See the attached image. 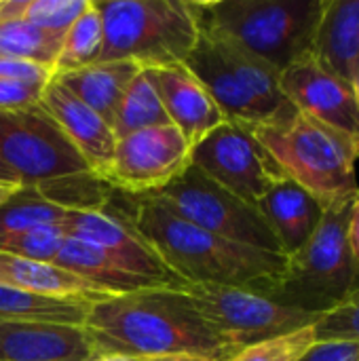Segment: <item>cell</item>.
Listing matches in <instances>:
<instances>
[{"label": "cell", "mask_w": 359, "mask_h": 361, "mask_svg": "<svg viewBox=\"0 0 359 361\" xmlns=\"http://www.w3.org/2000/svg\"><path fill=\"white\" fill-rule=\"evenodd\" d=\"M53 264L89 281L91 286H95L108 296H121V294H131V292H140L148 288H161V283L157 281H150V279H144L140 275L125 271L97 245L70 237V235L66 237Z\"/></svg>", "instance_id": "7402d4cb"}, {"label": "cell", "mask_w": 359, "mask_h": 361, "mask_svg": "<svg viewBox=\"0 0 359 361\" xmlns=\"http://www.w3.org/2000/svg\"><path fill=\"white\" fill-rule=\"evenodd\" d=\"M281 89L300 114L359 140V108L351 82L322 68L311 55L281 72Z\"/></svg>", "instance_id": "5bb4252c"}, {"label": "cell", "mask_w": 359, "mask_h": 361, "mask_svg": "<svg viewBox=\"0 0 359 361\" xmlns=\"http://www.w3.org/2000/svg\"><path fill=\"white\" fill-rule=\"evenodd\" d=\"M351 89H353V95H355V102H358L359 108V70L355 72V76L351 78Z\"/></svg>", "instance_id": "b9f144b4"}, {"label": "cell", "mask_w": 359, "mask_h": 361, "mask_svg": "<svg viewBox=\"0 0 359 361\" xmlns=\"http://www.w3.org/2000/svg\"><path fill=\"white\" fill-rule=\"evenodd\" d=\"M68 212L49 203L34 186L17 188L0 207V243L40 224H61Z\"/></svg>", "instance_id": "83f0119b"}, {"label": "cell", "mask_w": 359, "mask_h": 361, "mask_svg": "<svg viewBox=\"0 0 359 361\" xmlns=\"http://www.w3.org/2000/svg\"><path fill=\"white\" fill-rule=\"evenodd\" d=\"M150 197L159 199L180 218L207 233L286 256L279 239L258 207L235 197L193 165L180 178Z\"/></svg>", "instance_id": "ba28073f"}, {"label": "cell", "mask_w": 359, "mask_h": 361, "mask_svg": "<svg viewBox=\"0 0 359 361\" xmlns=\"http://www.w3.org/2000/svg\"><path fill=\"white\" fill-rule=\"evenodd\" d=\"M317 341H359V288L315 324Z\"/></svg>", "instance_id": "1f68e13d"}, {"label": "cell", "mask_w": 359, "mask_h": 361, "mask_svg": "<svg viewBox=\"0 0 359 361\" xmlns=\"http://www.w3.org/2000/svg\"><path fill=\"white\" fill-rule=\"evenodd\" d=\"M140 72L142 66L133 61H97L78 70L55 74L53 80H57L76 99H80L108 125H112L127 87Z\"/></svg>", "instance_id": "ffe728a7"}, {"label": "cell", "mask_w": 359, "mask_h": 361, "mask_svg": "<svg viewBox=\"0 0 359 361\" xmlns=\"http://www.w3.org/2000/svg\"><path fill=\"white\" fill-rule=\"evenodd\" d=\"M129 199L133 201L131 209L127 214H116L129 220L135 233L186 286H226L269 298L286 273L288 256L207 233L180 218L150 195H129Z\"/></svg>", "instance_id": "7a4b0ae2"}, {"label": "cell", "mask_w": 359, "mask_h": 361, "mask_svg": "<svg viewBox=\"0 0 359 361\" xmlns=\"http://www.w3.org/2000/svg\"><path fill=\"white\" fill-rule=\"evenodd\" d=\"M161 125H171V123L167 118L163 102L148 72L142 68V72L127 87L110 127H112L114 137L121 140L135 131H144V129H152Z\"/></svg>", "instance_id": "cb8c5ba5"}, {"label": "cell", "mask_w": 359, "mask_h": 361, "mask_svg": "<svg viewBox=\"0 0 359 361\" xmlns=\"http://www.w3.org/2000/svg\"><path fill=\"white\" fill-rule=\"evenodd\" d=\"M63 34L44 32L23 19L0 23V57L32 61L55 70Z\"/></svg>", "instance_id": "484cf974"}, {"label": "cell", "mask_w": 359, "mask_h": 361, "mask_svg": "<svg viewBox=\"0 0 359 361\" xmlns=\"http://www.w3.org/2000/svg\"><path fill=\"white\" fill-rule=\"evenodd\" d=\"M0 184H8V186H21V182L17 180V176L2 163L0 159Z\"/></svg>", "instance_id": "f35d334b"}, {"label": "cell", "mask_w": 359, "mask_h": 361, "mask_svg": "<svg viewBox=\"0 0 359 361\" xmlns=\"http://www.w3.org/2000/svg\"><path fill=\"white\" fill-rule=\"evenodd\" d=\"M89 4L91 0H25L21 19L44 32L66 34Z\"/></svg>", "instance_id": "4dcf8cb0"}, {"label": "cell", "mask_w": 359, "mask_h": 361, "mask_svg": "<svg viewBox=\"0 0 359 361\" xmlns=\"http://www.w3.org/2000/svg\"><path fill=\"white\" fill-rule=\"evenodd\" d=\"M0 283L51 298H76L87 302L108 298V294L57 264L36 262L4 252H0Z\"/></svg>", "instance_id": "44dd1931"}, {"label": "cell", "mask_w": 359, "mask_h": 361, "mask_svg": "<svg viewBox=\"0 0 359 361\" xmlns=\"http://www.w3.org/2000/svg\"><path fill=\"white\" fill-rule=\"evenodd\" d=\"M40 106L55 121L59 131L83 157L89 169L104 178L116 146L112 127L53 78L42 91Z\"/></svg>", "instance_id": "2e32d148"}, {"label": "cell", "mask_w": 359, "mask_h": 361, "mask_svg": "<svg viewBox=\"0 0 359 361\" xmlns=\"http://www.w3.org/2000/svg\"><path fill=\"white\" fill-rule=\"evenodd\" d=\"M182 290L193 298L205 324L235 351L258 341L315 326L322 319L320 315L277 305L239 288L188 283Z\"/></svg>", "instance_id": "9c48e42d"}, {"label": "cell", "mask_w": 359, "mask_h": 361, "mask_svg": "<svg viewBox=\"0 0 359 361\" xmlns=\"http://www.w3.org/2000/svg\"><path fill=\"white\" fill-rule=\"evenodd\" d=\"M17 188H21V186H8V184H0V207L8 201V197L17 190Z\"/></svg>", "instance_id": "ab89813d"}, {"label": "cell", "mask_w": 359, "mask_h": 361, "mask_svg": "<svg viewBox=\"0 0 359 361\" xmlns=\"http://www.w3.org/2000/svg\"><path fill=\"white\" fill-rule=\"evenodd\" d=\"M144 70L163 102L169 123L186 137L190 146L201 142L209 131L226 121L207 89L184 63Z\"/></svg>", "instance_id": "9a60e30c"}, {"label": "cell", "mask_w": 359, "mask_h": 361, "mask_svg": "<svg viewBox=\"0 0 359 361\" xmlns=\"http://www.w3.org/2000/svg\"><path fill=\"white\" fill-rule=\"evenodd\" d=\"M93 361H133L131 357L125 355H97Z\"/></svg>", "instance_id": "60d3db41"}, {"label": "cell", "mask_w": 359, "mask_h": 361, "mask_svg": "<svg viewBox=\"0 0 359 361\" xmlns=\"http://www.w3.org/2000/svg\"><path fill=\"white\" fill-rule=\"evenodd\" d=\"M298 361H359V341H317Z\"/></svg>", "instance_id": "e575fe53"}, {"label": "cell", "mask_w": 359, "mask_h": 361, "mask_svg": "<svg viewBox=\"0 0 359 361\" xmlns=\"http://www.w3.org/2000/svg\"><path fill=\"white\" fill-rule=\"evenodd\" d=\"M317 343L315 326L258 341L235 351L226 361H298Z\"/></svg>", "instance_id": "f1b7e54d"}, {"label": "cell", "mask_w": 359, "mask_h": 361, "mask_svg": "<svg viewBox=\"0 0 359 361\" xmlns=\"http://www.w3.org/2000/svg\"><path fill=\"white\" fill-rule=\"evenodd\" d=\"M102 49H104V21L95 0H91L87 11L66 30L53 76L97 63Z\"/></svg>", "instance_id": "4316f807"}, {"label": "cell", "mask_w": 359, "mask_h": 361, "mask_svg": "<svg viewBox=\"0 0 359 361\" xmlns=\"http://www.w3.org/2000/svg\"><path fill=\"white\" fill-rule=\"evenodd\" d=\"M104 21L99 61H133L142 68L184 63L199 25L186 0H95Z\"/></svg>", "instance_id": "52a82bcc"}, {"label": "cell", "mask_w": 359, "mask_h": 361, "mask_svg": "<svg viewBox=\"0 0 359 361\" xmlns=\"http://www.w3.org/2000/svg\"><path fill=\"white\" fill-rule=\"evenodd\" d=\"M44 87L0 80V112H17V110H28V108L38 106Z\"/></svg>", "instance_id": "d6a6232c"}, {"label": "cell", "mask_w": 359, "mask_h": 361, "mask_svg": "<svg viewBox=\"0 0 359 361\" xmlns=\"http://www.w3.org/2000/svg\"><path fill=\"white\" fill-rule=\"evenodd\" d=\"M256 207L279 239L286 256H292L307 243L326 209L313 195L288 178L277 182Z\"/></svg>", "instance_id": "d6986e66"}, {"label": "cell", "mask_w": 359, "mask_h": 361, "mask_svg": "<svg viewBox=\"0 0 359 361\" xmlns=\"http://www.w3.org/2000/svg\"><path fill=\"white\" fill-rule=\"evenodd\" d=\"M309 55L351 82L359 70V0H324Z\"/></svg>", "instance_id": "ac0fdd59"}, {"label": "cell", "mask_w": 359, "mask_h": 361, "mask_svg": "<svg viewBox=\"0 0 359 361\" xmlns=\"http://www.w3.org/2000/svg\"><path fill=\"white\" fill-rule=\"evenodd\" d=\"M347 237H349V247L351 254L355 258V262L359 264V192L353 199L351 205V216H349V228H347Z\"/></svg>", "instance_id": "d590c367"}, {"label": "cell", "mask_w": 359, "mask_h": 361, "mask_svg": "<svg viewBox=\"0 0 359 361\" xmlns=\"http://www.w3.org/2000/svg\"><path fill=\"white\" fill-rule=\"evenodd\" d=\"M34 188L49 203L61 207L63 212H106L116 192L95 171L63 176V178L38 184Z\"/></svg>", "instance_id": "d4e9b609"}, {"label": "cell", "mask_w": 359, "mask_h": 361, "mask_svg": "<svg viewBox=\"0 0 359 361\" xmlns=\"http://www.w3.org/2000/svg\"><path fill=\"white\" fill-rule=\"evenodd\" d=\"M68 233L63 224H40L25 233L13 235L0 243V252L36 260V262H55Z\"/></svg>", "instance_id": "f546056e"}, {"label": "cell", "mask_w": 359, "mask_h": 361, "mask_svg": "<svg viewBox=\"0 0 359 361\" xmlns=\"http://www.w3.org/2000/svg\"><path fill=\"white\" fill-rule=\"evenodd\" d=\"M83 330L97 355L154 357L193 353L226 361L229 347L201 317L182 288L161 286L93 302Z\"/></svg>", "instance_id": "6da1fadb"}, {"label": "cell", "mask_w": 359, "mask_h": 361, "mask_svg": "<svg viewBox=\"0 0 359 361\" xmlns=\"http://www.w3.org/2000/svg\"><path fill=\"white\" fill-rule=\"evenodd\" d=\"M0 159L21 186L91 171L40 104L28 110L0 112Z\"/></svg>", "instance_id": "30bf717a"}, {"label": "cell", "mask_w": 359, "mask_h": 361, "mask_svg": "<svg viewBox=\"0 0 359 361\" xmlns=\"http://www.w3.org/2000/svg\"><path fill=\"white\" fill-rule=\"evenodd\" d=\"M190 165L254 207L284 180L281 169L252 129L233 121H224L193 146Z\"/></svg>", "instance_id": "8fae6325"}, {"label": "cell", "mask_w": 359, "mask_h": 361, "mask_svg": "<svg viewBox=\"0 0 359 361\" xmlns=\"http://www.w3.org/2000/svg\"><path fill=\"white\" fill-rule=\"evenodd\" d=\"M193 146L174 125L135 131L116 140L104 180L131 197L154 195L190 167Z\"/></svg>", "instance_id": "7c38bea8"}, {"label": "cell", "mask_w": 359, "mask_h": 361, "mask_svg": "<svg viewBox=\"0 0 359 361\" xmlns=\"http://www.w3.org/2000/svg\"><path fill=\"white\" fill-rule=\"evenodd\" d=\"M53 78V72L44 66L21 61V59H8L0 57V80L8 82H25V85H49Z\"/></svg>", "instance_id": "836d02e7"}, {"label": "cell", "mask_w": 359, "mask_h": 361, "mask_svg": "<svg viewBox=\"0 0 359 361\" xmlns=\"http://www.w3.org/2000/svg\"><path fill=\"white\" fill-rule=\"evenodd\" d=\"M353 199L332 203L307 243L288 256V267L269 300L324 317L359 288V264L349 247Z\"/></svg>", "instance_id": "8992f818"}, {"label": "cell", "mask_w": 359, "mask_h": 361, "mask_svg": "<svg viewBox=\"0 0 359 361\" xmlns=\"http://www.w3.org/2000/svg\"><path fill=\"white\" fill-rule=\"evenodd\" d=\"M133 361H212L203 355L193 353H171V355H154V357H131Z\"/></svg>", "instance_id": "74e56055"}, {"label": "cell", "mask_w": 359, "mask_h": 361, "mask_svg": "<svg viewBox=\"0 0 359 361\" xmlns=\"http://www.w3.org/2000/svg\"><path fill=\"white\" fill-rule=\"evenodd\" d=\"M250 129L273 157L284 178L305 188L324 207L355 199L359 192L355 176L358 137L336 131L298 110L281 123Z\"/></svg>", "instance_id": "277c9868"}, {"label": "cell", "mask_w": 359, "mask_h": 361, "mask_svg": "<svg viewBox=\"0 0 359 361\" xmlns=\"http://www.w3.org/2000/svg\"><path fill=\"white\" fill-rule=\"evenodd\" d=\"M83 326L0 324V361H93Z\"/></svg>", "instance_id": "e0dca14e"}, {"label": "cell", "mask_w": 359, "mask_h": 361, "mask_svg": "<svg viewBox=\"0 0 359 361\" xmlns=\"http://www.w3.org/2000/svg\"><path fill=\"white\" fill-rule=\"evenodd\" d=\"M324 0H188L199 27L220 32L284 72L309 55Z\"/></svg>", "instance_id": "5b68a950"}, {"label": "cell", "mask_w": 359, "mask_h": 361, "mask_svg": "<svg viewBox=\"0 0 359 361\" xmlns=\"http://www.w3.org/2000/svg\"><path fill=\"white\" fill-rule=\"evenodd\" d=\"M184 66L207 89L226 121L260 127L296 114L281 89V72L220 32L199 27Z\"/></svg>", "instance_id": "3957f363"}, {"label": "cell", "mask_w": 359, "mask_h": 361, "mask_svg": "<svg viewBox=\"0 0 359 361\" xmlns=\"http://www.w3.org/2000/svg\"><path fill=\"white\" fill-rule=\"evenodd\" d=\"M25 0H0V23L23 17Z\"/></svg>", "instance_id": "8d00e7d4"}, {"label": "cell", "mask_w": 359, "mask_h": 361, "mask_svg": "<svg viewBox=\"0 0 359 361\" xmlns=\"http://www.w3.org/2000/svg\"><path fill=\"white\" fill-rule=\"evenodd\" d=\"M61 224L70 237L97 245L114 262H118L125 271L133 275L157 281L161 286H186L135 233L129 220L116 212H68Z\"/></svg>", "instance_id": "4fadbf2b"}, {"label": "cell", "mask_w": 359, "mask_h": 361, "mask_svg": "<svg viewBox=\"0 0 359 361\" xmlns=\"http://www.w3.org/2000/svg\"><path fill=\"white\" fill-rule=\"evenodd\" d=\"M93 302L51 298L0 283V324H61L83 326Z\"/></svg>", "instance_id": "603a6c76"}]
</instances>
